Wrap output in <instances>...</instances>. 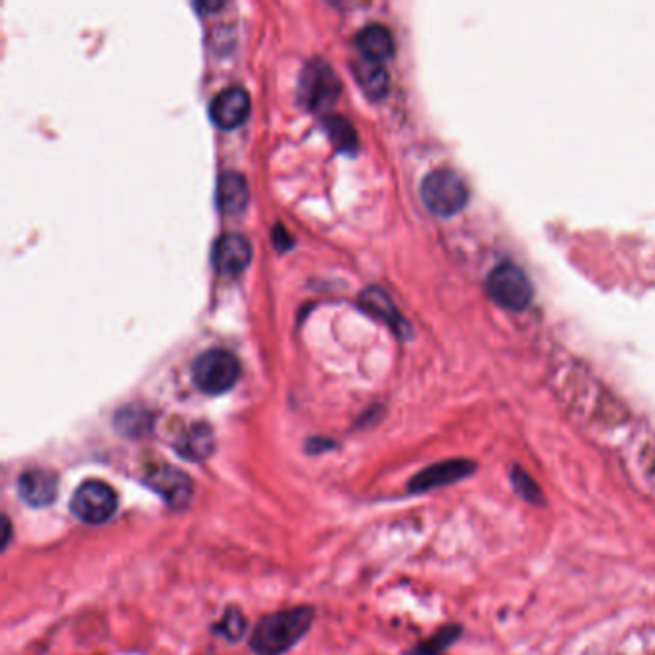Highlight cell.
I'll list each match as a JSON object with an SVG mask.
<instances>
[{"label":"cell","mask_w":655,"mask_h":655,"mask_svg":"<svg viewBox=\"0 0 655 655\" xmlns=\"http://www.w3.org/2000/svg\"><path fill=\"white\" fill-rule=\"evenodd\" d=\"M314 607L298 606L269 613L250 634V648L256 655H283L296 646L314 623Z\"/></svg>","instance_id":"6da1fadb"},{"label":"cell","mask_w":655,"mask_h":655,"mask_svg":"<svg viewBox=\"0 0 655 655\" xmlns=\"http://www.w3.org/2000/svg\"><path fill=\"white\" fill-rule=\"evenodd\" d=\"M243 367L235 354L223 348L202 352L191 367L196 387L206 394H223L233 389L241 379Z\"/></svg>","instance_id":"7a4b0ae2"},{"label":"cell","mask_w":655,"mask_h":655,"mask_svg":"<svg viewBox=\"0 0 655 655\" xmlns=\"http://www.w3.org/2000/svg\"><path fill=\"white\" fill-rule=\"evenodd\" d=\"M423 204L440 218H452L467 206L469 191L456 171L435 170L421 181Z\"/></svg>","instance_id":"3957f363"},{"label":"cell","mask_w":655,"mask_h":655,"mask_svg":"<svg viewBox=\"0 0 655 655\" xmlns=\"http://www.w3.org/2000/svg\"><path fill=\"white\" fill-rule=\"evenodd\" d=\"M120 508V498L114 486L89 479L75 488L70 510L85 525H104L108 523Z\"/></svg>","instance_id":"277c9868"},{"label":"cell","mask_w":655,"mask_h":655,"mask_svg":"<svg viewBox=\"0 0 655 655\" xmlns=\"http://www.w3.org/2000/svg\"><path fill=\"white\" fill-rule=\"evenodd\" d=\"M488 296L511 312H523L533 302V285L521 267L510 262L494 267L486 279Z\"/></svg>","instance_id":"5b68a950"},{"label":"cell","mask_w":655,"mask_h":655,"mask_svg":"<svg viewBox=\"0 0 655 655\" xmlns=\"http://www.w3.org/2000/svg\"><path fill=\"white\" fill-rule=\"evenodd\" d=\"M340 81L333 68L323 60L304 66L298 79V100L306 110L319 112L331 108L340 97Z\"/></svg>","instance_id":"8992f818"},{"label":"cell","mask_w":655,"mask_h":655,"mask_svg":"<svg viewBox=\"0 0 655 655\" xmlns=\"http://www.w3.org/2000/svg\"><path fill=\"white\" fill-rule=\"evenodd\" d=\"M145 483L152 488L171 510H185L191 504L195 483L193 479L168 463L152 465L145 475Z\"/></svg>","instance_id":"52a82bcc"},{"label":"cell","mask_w":655,"mask_h":655,"mask_svg":"<svg viewBox=\"0 0 655 655\" xmlns=\"http://www.w3.org/2000/svg\"><path fill=\"white\" fill-rule=\"evenodd\" d=\"M18 496L29 508H49L58 498V475L50 469H25L18 477Z\"/></svg>","instance_id":"ba28073f"},{"label":"cell","mask_w":655,"mask_h":655,"mask_svg":"<svg viewBox=\"0 0 655 655\" xmlns=\"http://www.w3.org/2000/svg\"><path fill=\"white\" fill-rule=\"evenodd\" d=\"M250 114V95L246 89L233 85L223 89L210 102V118L219 129L231 131L243 125Z\"/></svg>","instance_id":"9c48e42d"},{"label":"cell","mask_w":655,"mask_h":655,"mask_svg":"<svg viewBox=\"0 0 655 655\" xmlns=\"http://www.w3.org/2000/svg\"><path fill=\"white\" fill-rule=\"evenodd\" d=\"M252 260V246L241 233H225L214 244L212 262L219 275L237 277Z\"/></svg>","instance_id":"30bf717a"},{"label":"cell","mask_w":655,"mask_h":655,"mask_svg":"<svg viewBox=\"0 0 655 655\" xmlns=\"http://www.w3.org/2000/svg\"><path fill=\"white\" fill-rule=\"evenodd\" d=\"M216 448L214 431L208 423H191L185 427L173 442V450L183 460L200 463L206 461Z\"/></svg>","instance_id":"8fae6325"},{"label":"cell","mask_w":655,"mask_h":655,"mask_svg":"<svg viewBox=\"0 0 655 655\" xmlns=\"http://www.w3.org/2000/svg\"><path fill=\"white\" fill-rule=\"evenodd\" d=\"M360 308L364 310L367 316L375 317L379 321H383L385 325H389L390 329L398 335V337H408L410 335V325L404 317L398 314L396 306L392 304L389 294L379 289V287H369L365 289L360 298Z\"/></svg>","instance_id":"7c38bea8"},{"label":"cell","mask_w":655,"mask_h":655,"mask_svg":"<svg viewBox=\"0 0 655 655\" xmlns=\"http://www.w3.org/2000/svg\"><path fill=\"white\" fill-rule=\"evenodd\" d=\"M218 198L219 212L223 216H241L248 200H250V191L248 183L244 179L243 173L239 171H223L218 179Z\"/></svg>","instance_id":"4fadbf2b"},{"label":"cell","mask_w":655,"mask_h":655,"mask_svg":"<svg viewBox=\"0 0 655 655\" xmlns=\"http://www.w3.org/2000/svg\"><path fill=\"white\" fill-rule=\"evenodd\" d=\"M473 465L469 461H444L438 465H431L427 469H423L419 475H415L410 483V490L412 492H425L437 486L450 485L463 479L465 475H469L473 469Z\"/></svg>","instance_id":"5bb4252c"},{"label":"cell","mask_w":655,"mask_h":655,"mask_svg":"<svg viewBox=\"0 0 655 655\" xmlns=\"http://www.w3.org/2000/svg\"><path fill=\"white\" fill-rule=\"evenodd\" d=\"M356 47L365 60L385 64V60L394 54V37L389 27L383 24L365 25L356 35Z\"/></svg>","instance_id":"9a60e30c"},{"label":"cell","mask_w":655,"mask_h":655,"mask_svg":"<svg viewBox=\"0 0 655 655\" xmlns=\"http://www.w3.org/2000/svg\"><path fill=\"white\" fill-rule=\"evenodd\" d=\"M114 427L118 435L129 438V440H139L152 433L154 429V415L150 410H146L139 404H129L120 408L114 415Z\"/></svg>","instance_id":"2e32d148"},{"label":"cell","mask_w":655,"mask_h":655,"mask_svg":"<svg viewBox=\"0 0 655 655\" xmlns=\"http://www.w3.org/2000/svg\"><path fill=\"white\" fill-rule=\"evenodd\" d=\"M352 73H354L358 85L362 87L365 97L371 98V100H379V98L387 95L390 77L385 64L360 58L358 62L352 64Z\"/></svg>","instance_id":"e0dca14e"},{"label":"cell","mask_w":655,"mask_h":655,"mask_svg":"<svg viewBox=\"0 0 655 655\" xmlns=\"http://www.w3.org/2000/svg\"><path fill=\"white\" fill-rule=\"evenodd\" d=\"M323 129L339 152L354 154L358 150V133L346 118L331 114L323 118Z\"/></svg>","instance_id":"ac0fdd59"},{"label":"cell","mask_w":655,"mask_h":655,"mask_svg":"<svg viewBox=\"0 0 655 655\" xmlns=\"http://www.w3.org/2000/svg\"><path fill=\"white\" fill-rule=\"evenodd\" d=\"M214 632L229 642L243 640L244 632H246V619H244L243 611L237 607H227L223 617L214 625Z\"/></svg>","instance_id":"d6986e66"},{"label":"cell","mask_w":655,"mask_h":655,"mask_svg":"<svg viewBox=\"0 0 655 655\" xmlns=\"http://www.w3.org/2000/svg\"><path fill=\"white\" fill-rule=\"evenodd\" d=\"M513 483H515V488H517V490H519V492H521L529 502H536V500L540 498V490H538L533 481H531L525 473H521L519 469L513 471Z\"/></svg>","instance_id":"ffe728a7"},{"label":"cell","mask_w":655,"mask_h":655,"mask_svg":"<svg viewBox=\"0 0 655 655\" xmlns=\"http://www.w3.org/2000/svg\"><path fill=\"white\" fill-rule=\"evenodd\" d=\"M273 244H275V248L279 252H285V250L292 248L291 235L285 231L283 225H275L273 227Z\"/></svg>","instance_id":"44dd1931"},{"label":"cell","mask_w":655,"mask_h":655,"mask_svg":"<svg viewBox=\"0 0 655 655\" xmlns=\"http://www.w3.org/2000/svg\"><path fill=\"white\" fill-rule=\"evenodd\" d=\"M329 448H335V442L333 440H325V438H312L308 444H306V450L310 454H319V452H325Z\"/></svg>","instance_id":"7402d4cb"},{"label":"cell","mask_w":655,"mask_h":655,"mask_svg":"<svg viewBox=\"0 0 655 655\" xmlns=\"http://www.w3.org/2000/svg\"><path fill=\"white\" fill-rule=\"evenodd\" d=\"M10 534H12V525H10V519L4 517V540H2V546L6 548L8 542H10Z\"/></svg>","instance_id":"603a6c76"}]
</instances>
